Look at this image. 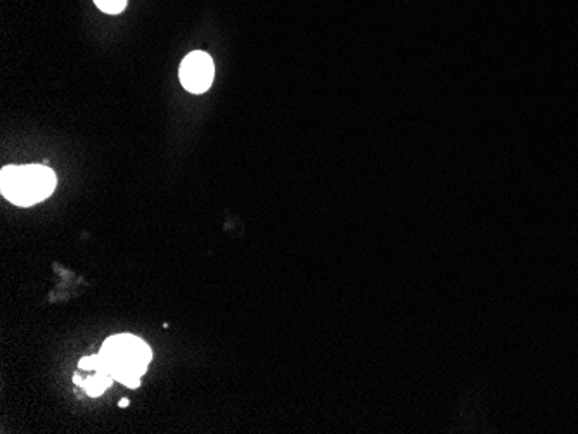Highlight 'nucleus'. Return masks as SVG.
<instances>
[{
  "instance_id": "nucleus-2",
  "label": "nucleus",
  "mask_w": 578,
  "mask_h": 434,
  "mask_svg": "<svg viewBox=\"0 0 578 434\" xmlns=\"http://www.w3.org/2000/svg\"><path fill=\"white\" fill-rule=\"evenodd\" d=\"M55 189V173L45 164L5 166L0 173V191L18 206H34L47 200Z\"/></svg>"
},
{
  "instance_id": "nucleus-1",
  "label": "nucleus",
  "mask_w": 578,
  "mask_h": 434,
  "mask_svg": "<svg viewBox=\"0 0 578 434\" xmlns=\"http://www.w3.org/2000/svg\"><path fill=\"white\" fill-rule=\"evenodd\" d=\"M97 355L99 363L95 372L109 374L128 388H139L141 378L151 362L149 346L132 334L111 336Z\"/></svg>"
},
{
  "instance_id": "nucleus-3",
  "label": "nucleus",
  "mask_w": 578,
  "mask_h": 434,
  "mask_svg": "<svg viewBox=\"0 0 578 434\" xmlns=\"http://www.w3.org/2000/svg\"><path fill=\"white\" fill-rule=\"evenodd\" d=\"M214 76H215V66L212 57L206 53L196 51L184 57L181 70H179V78L185 91L191 94H203L208 91L214 82Z\"/></svg>"
},
{
  "instance_id": "nucleus-5",
  "label": "nucleus",
  "mask_w": 578,
  "mask_h": 434,
  "mask_svg": "<svg viewBox=\"0 0 578 434\" xmlns=\"http://www.w3.org/2000/svg\"><path fill=\"white\" fill-rule=\"evenodd\" d=\"M94 2L106 15H120L127 7V0H94Z\"/></svg>"
},
{
  "instance_id": "nucleus-4",
  "label": "nucleus",
  "mask_w": 578,
  "mask_h": 434,
  "mask_svg": "<svg viewBox=\"0 0 578 434\" xmlns=\"http://www.w3.org/2000/svg\"><path fill=\"white\" fill-rule=\"evenodd\" d=\"M113 380H113V376H109V374L95 372V374L91 376L89 380H82V384H80V386H84V388H85V391H87V395H89V397L95 399V397H101V395L105 393V390H108Z\"/></svg>"
},
{
  "instance_id": "nucleus-6",
  "label": "nucleus",
  "mask_w": 578,
  "mask_h": 434,
  "mask_svg": "<svg viewBox=\"0 0 578 434\" xmlns=\"http://www.w3.org/2000/svg\"><path fill=\"white\" fill-rule=\"evenodd\" d=\"M118 405H120V407H124V409H125V407H128V399H122V401H120V403H118Z\"/></svg>"
}]
</instances>
